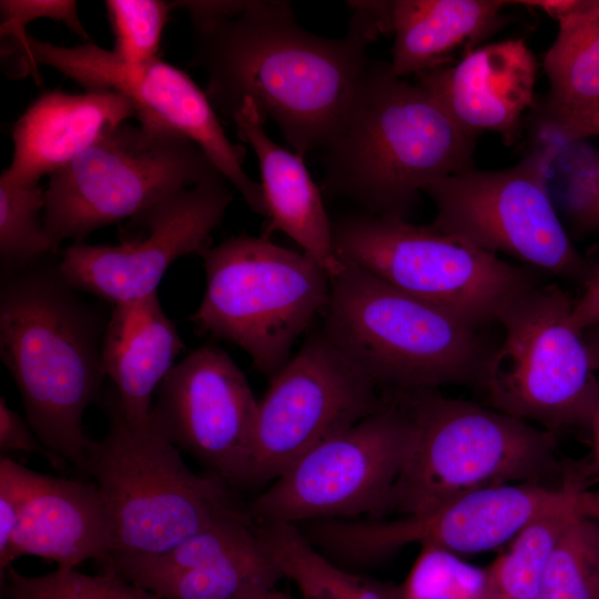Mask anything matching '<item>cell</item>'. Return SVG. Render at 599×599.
<instances>
[{
  "label": "cell",
  "instance_id": "10",
  "mask_svg": "<svg viewBox=\"0 0 599 599\" xmlns=\"http://www.w3.org/2000/svg\"><path fill=\"white\" fill-rule=\"evenodd\" d=\"M219 174L183 134L125 122L49 176L45 231L58 250L65 240L132 219L162 197Z\"/></svg>",
  "mask_w": 599,
  "mask_h": 599
},
{
  "label": "cell",
  "instance_id": "18",
  "mask_svg": "<svg viewBox=\"0 0 599 599\" xmlns=\"http://www.w3.org/2000/svg\"><path fill=\"white\" fill-rule=\"evenodd\" d=\"M102 565L163 599H244L284 578L243 505L164 552Z\"/></svg>",
  "mask_w": 599,
  "mask_h": 599
},
{
  "label": "cell",
  "instance_id": "2",
  "mask_svg": "<svg viewBox=\"0 0 599 599\" xmlns=\"http://www.w3.org/2000/svg\"><path fill=\"white\" fill-rule=\"evenodd\" d=\"M476 139L424 85L369 59L322 149V187L359 213L406 219L428 183L473 169Z\"/></svg>",
  "mask_w": 599,
  "mask_h": 599
},
{
  "label": "cell",
  "instance_id": "33",
  "mask_svg": "<svg viewBox=\"0 0 599 599\" xmlns=\"http://www.w3.org/2000/svg\"><path fill=\"white\" fill-rule=\"evenodd\" d=\"M114 45L112 51L124 62L139 64L159 58L158 53L173 1H104Z\"/></svg>",
  "mask_w": 599,
  "mask_h": 599
},
{
  "label": "cell",
  "instance_id": "19",
  "mask_svg": "<svg viewBox=\"0 0 599 599\" xmlns=\"http://www.w3.org/2000/svg\"><path fill=\"white\" fill-rule=\"evenodd\" d=\"M536 59L522 39H507L469 50L456 64L416 75L451 119L467 132L500 135L512 145L522 114L535 105Z\"/></svg>",
  "mask_w": 599,
  "mask_h": 599
},
{
  "label": "cell",
  "instance_id": "1",
  "mask_svg": "<svg viewBox=\"0 0 599 599\" xmlns=\"http://www.w3.org/2000/svg\"><path fill=\"white\" fill-rule=\"evenodd\" d=\"M192 24V64L219 116L232 121L244 101L271 120L304 158L336 130L367 64L372 42L349 23L343 38L304 29L281 0H180Z\"/></svg>",
  "mask_w": 599,
  "mask_h": 599
},
{
  "label": "cell",
  "instance_id": "36",
  "mask_svg": "<svg viewBox=\"0 0 599 599\" xmlns=\"http://www.w3.org/2000/svg\"><path fill=\"white\" fill-rule=\"evenodd\" d=\"M17 463L0 458V575L3 572L19 520V483Z\"/></svg>",
  "mask_w": 599,
  "mask_h": 599
},
{
  "label": "cell",
  "instance_id": "4",
  "mask_svg": "<svg viewBox=\"0 0 599 599\" xmlns=\"http://www.w3.org/2000/svg\"><path fill=\"white\" fill-rule=\"evenodd\" d=\"M342 262L322 331L379 388L483 387L493 351L477 329Z\"/></svg>",
  "mask_w": 599,
  "mask_h": 599
},
{
  "label": "cell",
  "instance_id": "40",
  "mask_svg": "<svg viewBox=\"0 0 599 599\" xmlns=\"http://www.w3.org/2000/svg\"><path fill=\"white\" fill-rule=\"evenodd\" d=\"M244 599H294V598L285 595L284 592L276 590V588H272V589L260 591Z\"/></svg>",
  "mask_w": 599,
  "mask_h": 599
},
{
  "label": "cell",
  "instance_id": "15",
  "mask_svg": "<svg viewBox=\"0 0 599 599\" xmlns=\"http://www.w3.org/2000/svg\"><path fill=\"white\" fill-rule=\"evenodd\" d=\"M271 377L258 402L247 486L276 479L307 450L363 420L385 399L322 329Z\"/></svg>",
  "mask_w": 599,
  "mask_h": 599
},
{
  "label": "cell",
  "instance_id": "31",
  "mask_svg": "<svg viewBox=\"0 0 599 599\" xmlns=\"http://www.w3.org/2000/svg\"><path fill=\"white\" fill-rule=\"evenodd\" d=\"M397 590L398 599H489L488 571L450 551L422 546Z\"/></svg>",
  "mask_w": 599,
  "mask_h": 599
},
{
  "label": "cell",
  "instance_id": "14",
  "mask_svg": "<svg viewBox=\"0 0 599 599\" xmlns=\"http://www.w3.org/2000/svg\"><path fill=\"white\" fill-rule=\"evenodd\" d=\"M423 193L435 204L432 225L439 231L554 274L572 275L582 266L534 148L512 166L448 175L428 183Z\"/></svg>",
  "mask_w": 599,
  "mask_h": 599
},
{
  "label": "cell",
  "instance_id": "3",
  "mask_svg": "<svg viewBox=\"0 0 599 599\" xmlns=\"http://www.w3.org/2000/svg\"><path fill=\"white\" fill-rule=\"evenodd\" d=\"M2 275L1 359L37 436L80 470L91 443L82 418L105 378L101 344L109 317L77 295L58 264Z\"/></svg>",
  "mask_w": 599,
  "mask_h": 599
},
{
  "label": "cell",
  "instance_id": "17",
  "mask_svg": "<svg viewBox=\"0 0 599 599\" xmlns=\"http://www.w3.org/2000/svg\"><path fill=\"white\" fill-rule=\"evenodd\" d=\"M152 415L171 441L230 487L247 486L258 402L234 361L201 346L170 370Z\"/></svg>",
  "mask_w": 599,
  "mask_h": 599
},
{
  "label": "cell",
  "instance_id": "12",
  "mask_svg": "<svg viewBox=\"0 0 599 599\" xmlns=\"http://www.w3.org/2000/svg\"><path fill=\"white\" fill-rule=\"evenodd\" d=\"M298 457L247 505L257 526L318 519L380 518L406 458L412 415L403 392Z\"/></svg>",
  "mask_w": 599,
  "mask_h": 599
},
{
  "label": "cell",
  "instance_id": "6",
  "mask_svg": "<svg viewBox=\"0 0 599 599\" xmlns=\"http://www.w3.org/2000/svg\"><path fill=\"white\" fill-rule=\"evenodd\" d=\"M108 417L106 434L91 440L80 468L95 479L109 510L106 557L164 552L242 507L221 479L191 471L152 413L130 419L111 398Z\"/></svg>",
  "mask_w": 599,
  "mask_h": 599
},
{
  "label": "cell",
  "instance_id": "28",
  "mask_svg": "<svg viewBox=\"0 0 599 599\" xmlns=\"http://www.w3.org/2000/svg\"><path fill=\"white\" fill-rule=\"evenodd\" d=\"M534 138L550 199L558 195L575 221L599 227V150L537 128Z\"/></svg>",
  "mask_w": 599,
  "mask_h": 599
},
{
  "label": "cell",
  "instance_id": "5",
  "mask_svg": "<svg viewBox=\"0 0 599 599\" xmlns=\"http://www.w3.org/2000/svg\"><path fill=\"white\" fill-rule=\"evenodd\" d=\"M404 394L410 443L380 518L419 515L495 485H557L550 481L560 470L554 433L435 389Z\"/></svg>",
  "mask_w": 599,
  "mask_h": 599
},
{
  "label": "cell",
  "instance_id": "13",
  "mask_svg": "<svg viewBox=\"0 0 599 599\" xmlns=\"http://www.w3.org/2000/svg\"><path fill=\"white\" fill-rule=\"evenodd\" d=\"M2 58L14 63L19 77L43 65L57 70L85 91L125 97L139 123L175 131L196 143L241 194L248 207L266 216L262 186L243 167L245 149L234 144L205 92L183 70L160 58L139 64L121 60L92 42L73 47L41 41L31 34L2 40Z\"/></svg>",
  "mask_w": 599,
  "mask_h": 599
},
{
  "label": "cell",
  "instance_id": "26",
  "mask_svg": "<svg viewBox=\"0 0 599 599\" xmlns=\"http://www.w3.org/2000/svg\"><path fill=\"white\" fill-rule=\"evenodd\" d=\"M284 578L301 599H398L397 586L354 573L323 555L297 525L256 526Z\"/></svg>",
  "mask_w": 599,
  "mask_h": 599
},
{
  "label": "cell",
  "instance_id": "9",
  "mask_svg": "<svg viewBox=\"0 0 599 599\" xmlns=\"http://www.w3.org/2000/svg\"><path fill=\"white\" fill-rule=\"evenodd\" d=\"M571 508L599 511V490H591L577 476H566L557 485L501 484L464 494L419 515L314 520L306 526V535L335 564L363 567L408 545L432 546L458 556L501 550L535 520Z\"/></svg>",
  "mask_w": 599,
  "mask_h": 599
},
{
  "label": "cell",
  "instance_id": "34",
  "mask_svg": "<svg viewBox=\"0 0 599 599\" xmlns=\"http://www.w3.org/2000/svg\"><path fill=\"white\" fill-rule=\"evenodd\" d=\"M0 13L2 39L23 37L28 33L27 26L38 19L61 22L77 35L89 39L73 0H1Z\"/></svg>",
  "mask_w": 599,
  "mask_h": 599
},
{
  "label": "cell",
  "instance_id": "27",
  "mask_svg": "<svg viewBox=\"0 0 599 599\" xmlns=\"http://www.w3.org/2000/svg\"><path fill=\"white\" fill-rule=\"evenodd\" d=\"M580 517H599L589 508L544 516L527 526L487 566L489 599H536L549 557L568 526Z\"/></svg>",
  "mask_w": 599,
  "mask_h": 599
},
{
  "label": "cell",
  "instance_id": "20",
  "mask_svg": "<svg viewBox=\"0 0 599 599\" xmlns=\"http://www.w3.org/2000/svg\"><path fill=\"white\" fill-rule=\"evenodd\" d=\"M19 520L1 581L22 556L72 569L102 561L111 550L112 526L95 483L37 473L17 463Z\"/></svg>",
  "mask_w": 599,
  "mask_h": 599
},
{
  "label": "cell",
  "instance_id": "29",
  "mask_svg": "<svg viewBox=\"0 0 599 599\" xmlns=\"http://www.w3.org/2000/svg\"><path fill=\"white\" fill-rule=\"evenodd\" d=\"M44 190L0 174V261L2 274L16 273L57 253L44 226Z\"/></svg>",
  "mask_w": 599,
  "mask_h": 599
},
{
  "label": "cell",
  "instance_id": "16",
  "mask_svg": "<svg viewBox=\"0 0 599 599\" xmlns=\"http://www.w3.org/2000/svg\"><path fill=\"white\" fill-rule=\"evenodd\" d=\"M233 186L222 175L173 192L132 217L144 237L119 245L73 244L57 263L77 291L113 305L156 293L167 268L181 256L201 254L224 219Z\"/></svg>",
  "mask_w": 599,
  "mask_h": 599
},
{
  "label": "cell",
  "instance_id": "8",
  "mask_svg": "<svg viewBox=\"0 0 599 599\" xmlns=\"http://www.w3.org/2000/svg\"><path fill=\"white\" fill-rule=\"evenodd\" d=\"M332 230L339 258L475 329L537 286L529 270L432 224L354 213Z\"/></svg>",
  "mask_w": 599,
  "mask_h": 599
},
{
  "label": "cell",
  "instance_id": "23",
  "mask_svg": "<svg viewBox=\"0 0 599 599\" xmlns=\"http://www.w3.org/2000/svg\"><path fill=\"white\" fill-rule=\"evenodd\" d=\"M183 348L158 293L113 305L102 337L101 361L115 388L111 398L125 417L141 420L150 416L152 395Z\"/></svg>",
  "mask_w": 599,
  "mask_h": 599
},
{
  "label": "cell",
  "instance_id": "11",
  "mask_svg": "<svg viewBox=\"0 0 599 599\" xmlns=\"http://www.w3.org/2000/svg\"><path fill=\"white\" fill-rule=\"evenodd\" d=\"M571 307L558 286L537 285L501 313L504 339L481 387L493 408L554 434L590 426L599 374L582 332L570 324Z\"/></svg>",
  "mask_w": 599,
  "mask_h": 599
},
{
  "label": "cell",
  "instance_id": "38",
  "mask_svg": "<svg viewBox=\"0 0 599 599\" xmlns=\"http://www.w3.org/2000/svg\"><path fill=\"white\" fill-rule=\"evenodd\" d=\"M570 324L579 332L599 327V268L580 300L572 305Z\"/></svg>",
  "mask_w": 599,
  "mask_h": 599
},
{
  "label": "cell",
  "instance_id": "39",
  "mask_svg": "<svg viewBox=\"0 0 599 599\" xmlns=\"http://www.w3.org/2000/svg\"><path fill=\"white\" fill-rule=\"evenodd\" d=\"M589 427L591 428L593 454L596 457V461L599 465V406L592 417Z\"/></svg>",
  "mask_w": 599,
  "mask_h": 599
},
{
  "label": "cell",
  "instance_id": "41",
  "mask_svg": "<svg viewBox=\"0 0 599 599\" xmlns=\"http://www.w3.org/2000/svg\"><path fill=\"white\" fill-rule=\"evenodd\" d=\"M597 328V327H596ZM593 366L599 374V332L587 342Z\"/></svg>",
  "mask_w": 599,
  "mask_h": 599
},
{
  "label": "cell",
  "instance_id": "37",
  "mask_svg": "<svg viewBox=\"0 0 599 599\" xmlns=\"http://www.w3.org/2000/svg\"><path fill=\"white\" fill-rule=\"evenodd\" d=\"M534 128L549 131L566 140H586L599 135V103L583 111L541 119L532 116Z\"/></svg>",
  "mask_w": 599,
  "mask_h": 599
},
{
  "label": "cell",
  "instance_id": "25",
  "mask_svg": "<svg viewBox=\"0 0 599 599\" xmlns=\"http://www.w3.org/2000/svg\"><path fill=\"white\" fill-rule=\"evenodd\" d=\"M544 69L549 93L532 106V116L556 118L599 103V0H570Z\"/></svg>",
  "mask_w": 599,
  "mask_h": 599
},
{
  "label": "cell",
  "instance_id": "30",
  "mask_svg": "<svg viewBox=\"0 0 599 599\" xmlns=\"http://www.w3.org/2000/svg\"><path fill=\"white\" fill-rule=\"evenodd\" d=\"M536 599H599V518H577L564 531Z\"/></svg>",
  "mask_w": 599,
  "mask_h": 599
},
{
  "label": "cell",
  "instance_id": "24",
  "mask_svg": "<svg viewBox=\"0 0 599 599\" xmlns=\"http://www.w3.org/2000/svg\"><path fill=\"white\" fill-rule=\"evenodd\" d=\"M502 0L385 1L384 32L393 34L392 72L402 79L449 63L457 49L479 43L506 21Z\"/></svg>",
  "mask_w": 599,
  "mask_h": 599
},
{
  "label": "cell",
  "instance_id": "7",
  "mask_svg": "<svg viewBox=\"0 0 599 599\" xmlns=\"http://www.w3.org/2000/svg\"><path fill=\"white\" fill-rule=\"evenodd\" d=\"M203 300L192 314L195 328L242 348L273 376L292 346L331 296V275L304 253L264 236H232L207 246Z\"/></svg>",
  "mask_w": 599,
  "mask_h": 599
},
{
  "label": "cell",
  "instance_id": "22",
  "mask_svg": "<svg viewBox=\"0 0 599 599\" xmlns=\"http://www.w3.org/2000/svg\"><path fill=\"white\" fill-rule=\"evenodd\" d=\"M232 122L237 136L254 151L261 172L266 224L262 236L282 232L303 253L334 276L343 262L336 255L332 222L322 193L313 181L304 158L273 141L256 108L244 101Z\"/></svg>",
  "mask_w": 599,
  "mask_h": 599
},
{
  "label": "cell",
  "instance_id": "21",
  "mask_svg": "<svg viewBox=\"0 0 599 599\" xmlns=\"http://www.w3.org/2000/svg\"><path fill=\"white\" fill-rule=\"evenodd\" d=\"M135 116L133 104L114 92L45 91L14 122L12 159L1 175L39 184Z\"/></svg>",
  "mask_w": 599,
  "mask_h": 599
},
{
  "label": "cell",
  "instance_id": "32",
  "mask_svg": "<svg viewBox=\"0 0 599 599\" xmlns=\"http://www.w3.org/2000/svg\"><path fill=\"white\" fill-rule=\"evenodd\" d=\"M4 578L6 599H163L116 575L91 576L75 568L28 577L11 566Z\"/></svg>",
  "mask_w": 599,
  "mask_h": 599
},
{
  "label": "cell",
  "instance_id": "35",
  "mask_svg": "<svg viewBox=\"0 0 599 599\" xmlns=\"http://www.w3.org/2000/svg\"><path fill=\"white\" fill-rule=\"evenodd\" d=\"M0 451L1 456L16 451L41 456L55 470H63L67 465L40 440L29 422L9 407L4 397L0 398Z\"/></svg>",
  "mask_w": 599,
  "mask_h": 599
}]
</instances>
